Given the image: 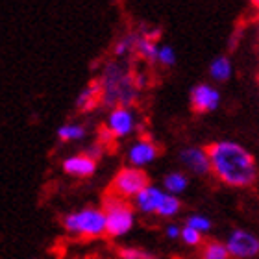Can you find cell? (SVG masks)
I'll use <instances>...</instances> for the list:
<instances>
[{"label":"cell","instance_id":"7a4b0ae2","mask_svg":"<svg viewBox=\"0 0 259 259\" xmlns=\"http://www.w3.org/2000/svg\"><path fill=\"white\" fill-rule=\"evenodd\" d=\"M102 89V102L109 106H120L130 108L135 102L137 89H135L134 78L126 74L122 67L117 63H109L102 74V80L98 81Z\"/></svg>","mask_w":259,"mask_h":259},{"label":"cell","instance_id":"8fae6325","mask_svg":"<svg viewBox=\"0 0 259 259\" xmlns=\"http://www.w3.org/2000/svg\"><path fill=\"white\" fill-rule=\"evenodd\" d=\"M63 170L74 178H89L97 170V161H93L85 154L70 156L63 161Z\"/></svg>","mask_w":259,"mask_h":259},{"label":"cell","instance_id":"30bf717a","mask_svg":"<svg viewBox=\"0 0 259 259\" xmlns=\"http://www.w3.org/2000/svg\"><path fill=\"white\" fill-rule=\"evenodd\" d=\"M180 159L185 167L191 168L194 174L198 176H205V174L211 172L209 168V159H207V154H205L204 148H196V146H189L185 150L180 152Z\"/></svg>","mask_w":259,"mask_h":259},{"label":"cell","instance_id":"603a6c76","mask_svg":"<svg viewBox=\"0 0 259 259\" xmlns=\"http://www.w3.org/2000/svg\"><path fill=\"white\" fill-rule=\"evenodd\" d=\"M180 237H182V241L185 244H189V246H198L202 243V235L198 232H194L193 228H187V226L184 230H180Z\"/></svg>","mask_w":259,"mask_h":259},{"label":"cell","instance_id":"ffe728a7","mask_svg":"<svg viewBox=\"0 0 259 259\" xmlns=\"http://www.w3.org/2000/svg\"><path fill=\"white\" fill-rule=\"evenodd\" d=\"M185 226L193 228L194 232H198L200 235H202V233L211 230V221L204 215H191L189 219H187V224H185Z\"/></svg>","mask_w":259,"mask_h":259},{"label":"cell","instance_id":"2e32d148","mask_svg":"<svg viewBox=\"0 0 259 259\" xmlns=\"http://www.w3.org/2000/svg\"><path fill=\"white\" fill-rule=\"evenodd\" d=\"M180 209H182V202H180L176 196H172V194L165 193L161 202H159V205H157L156 213L159 217H174Z\"/></svg>","mask_w":259,"mask_h":259},{"label":"cell","instance_id":"9c48e42d","mask_svg":"<svg viewBox=\"0 0 259 259\" xmlns=\"http://www.w3.org/2000/svg\"><path fill=\"white\" fill-rule=\"evenodd\" d=\"M157 156H159V146L150 139L137 141V143L132 145V148H130V152H128V159H130V163H132V167H135V168L145 167V165L154 161Z\"/></svg>","mask_w":259,"mask_h":259},{"label":"cell","instance_id":"cb8c5ba5","mask_svg":"<svg viewBox=\"0 0 259 259\" xmlns=\"http://www.w3.org/2000/svg\"><path fill=\"white\" fill-rule=\"evenodd\" d=\"M135 41H137V37H135V35H128V37L120 39L119 43L115 45V54H117V56H126L130 50L135 49Z\"/></svg>","mask_w":259,"mask_h":259},{"label":"cell","instance_id":"ac0fdd59","mask_svg":"<svg viewBox=\"0 0 259 259\" xmlns=\"http://www.w3.org/2000/svg\"><path fill=\"white\" fill-rule=\"evenodd\" d=\"M202 259H230V255H228V250L224 246V243L211 241V243H207L204 246Z\"/></svg>","mask_w":259,"mask_h":259},{"label":"cell","instance_id":"7c38bea8","mask_svg":"<svg viewBox=\"0 0 259 259\" xmlns=\"http://www.w3.org/2000/svg\"><path fill=\"white\" fill-rule=\"evenodd\" d=\"M163 191L156 185H146L145 189L141 191L137 196H135V204L143 213H156L157 205L163 198Z\"/></svg>","mask_w":259,"mask_h":259},{"label":"cell","instance_id":"d6986e66","mask_svg":"<svg viewBox=\"0 0 259 259\" xmlns=\"http://www.w3.org/2000/svg\"><path fill=\"white\" fill-rule=\"evenodd\" d=\"M58 137L61 141H76L85 137V128L80 124H65L58 128Z\"/></svg>","mask_w":259,"mask_h":259},{"label":"cell","instance_id":"d4e9b609","mask_svg":"<svg viewBox=\"0 0 259 259\" xmlns=\"http://www.w3.org/2000/svg\"><path fill=\"white\" fill-rule=\"evenodd\" d=\"M100 152H102V148H100V146H89V148H87V152H85V156L89 157V159H93V161H97L98 157L102 156Z\"/></svg>","mask_w":259,"mask_h":259},{"label":"cell","instance_id":"277c9868","mask_svg":"<svg viewBox=\"0 0 259 259\" xmlns=\"http://www.w3.org/2000/svg\"><path fill=\"white\" fill-rule=\"evenodd\" d=\"M65 230L69 233L85 239H95L106 235V217L100 207H85L81 211L65 217Z\"/></svg>","mask_w":259,"mask_h":259},{"label":"cell","instance_id":"6da1fadb","mask_svg":"<svg viewBox=\"0 0 259 259\" xmlns=\"http://www.w3.org/2000/svg\"><path fill=\"white\" fill-rule=\"evenodd\" d=\"M211 172L230 187H250L257 180L255 157L235 141H217L204 148Z\"/></svg>","mask_w":259,"mask_h":259},{"label":"cell","instance_id":"8992f818","mask_svg":"<svg viewBox=\"0 0 259 259\" xmlns=\"http://www.w3.org/2000/svg\"><path fill=\"white\" fill-rule=\"evenodd\" d=\"M224 246H226L230 257L252 259V257H255L259 252V239L255 237L254 233L237 228V230H233V232L230 233V237H228Z\"/></svg>","mask_w":259,"mask_h":259},{"label":"cell","instance_id":"9a60e30c","mask_svg":"<svg viewBox=\"0 0 259 259\" xmlns=\"http://www.w3.org/2000/svg\"><path fill=\"white\" fill-rule=\"evenodd\" d=\"M163 185H165V189H167V194L176 196V194L184 193V191L187 189L189 180H187V176H185L184 172H170L165 176Z\"/></svg>","mask_w":259,"mask_h":259},{"label":"cell","instance_id":"ba28073f","mask_svg":"<svg viewBox=\"0 0 259 259\" xmlns=\"http://www.w3.org/2000/svg\"><path fill=\"white\" fill-rule=\"evenodd\" d=\"M106 130H108L111 137H126L135 130V117L130 108H117L111 109V113L106 122Z\"/></svg>","mask_w":259,"mask_h":259},{"label":"cell","instance_id":"44dd1931","mask_svg":"<svg viewBox=\"0 0 259 259\" xmlns=\"http://www.w3.org/2000/svg\"><path fill=\"white\" fill-rule=\"evenodd\" d=\"M156 61H159L165 67H172L176 63V52H174L172 47H159Z\"/></svg>","mask_w":259,"mask_h":259},{"label":"cell","instance_id":"3957f363","mask_svg":"<svg viewBox=\"0 0 259 259\" xmlns=\"http://www.w3.org/2000/svg\"><path fill=\"white\" fill-rule=\"evenodd\" d=\"M100 209L106 217V233L109 237H122L134 228V207L126 200L108 193L104 196V204Z\"/></svg>","mask_w":259,"mask_h":259},{"label":"cell","instance_id":"e0dca14e","mask_svg":"<svg viewBox=\"0 0 259 259\" xmlns=\"http://www.w3.org/2000/svg\"><path fill=\"white\" fill-rule=\"evenodd\" d=\"M134 50H137V54H139L141 58H145L146 61H156L159 47H157L156 43L148 41V39H145V37H137Z\"/></svg>","mask_w":259,"mask_h":259},{"label":"cell","instance_id":"7402d4cb","mask_svg":"<svg viewBox=\"0 0 259 259\" xmlns=\"http://www.w3.org/2000/svg\"><path fill=\"white\" fill-rule=\"evenodd\" d=\"M119 257L120 259H156V255L148 254L146 250H141V248H120Z\"/></svg>","mask_w":259,"mask_h":259},{"label":"cell","instance_id":"5bb4252c","mask_svg":"<svg viewBox=\"0 0 259 259\" xmlns=\"http://www.w3.org/2000/svg\"><path fill=\"white\" fill-rule=\"evenodd\" d=\"M232 61H230V58H226V56H219V58H215V60L211 61L209 65V76L213 78L215 81H226L232 78Z\"/></svg>","mask_w":259,"mask_h":259},{"label":"cell","instance_id":"52a82bcc","mask_svg":"<svg viewBox=\"0 0 259 259\" xmlns=\"http://www.w3.org/2000/svg\"><path fill=\"white\" fill-rule=\"evenodd\" d=\"M221 104V93L207 83H200L191 89V106L196 113H209L215 111Z\"/></svg>","mask_w":259,"mask_h":259},{"label":"cell","instance_id":"5b68a950","mask_svg":"<svg viewBox=\"0 0 259 259\" xmlns=\"http://www.w3.org/2000/svg\"><path fill=\"white\" fill-rule=\"evenodd\" d=\"M146 185H150V180H148V174L143 168L126 167L120 168L119 172L115 174L111 187H109V193L122 200L135 198Z\"/></svg>","mask_w":259,"mask_h":259},{"label":"cell","instance_id":"4fadbf2b","mask_svg":"<svg viewBox=\"0 0 259 259\" xmlns=\"http://www.w3.org/2000/svg\"><path fill=\"white\" fill-rule=\"evenodd\" d=\"M102 100V89H100V83L98 81H93L81 91V95L76 100V108L80 111H89L97 106L98 102Z\"/></svg>","mask_w":259,"mask_h":259},{"label":"cell","instance_id":"484cf974","mask_svg":"<svg viewBox=\"0 0 259 259\" xmlns=\"http://www.w3.org/2000/svg\"><path fill=\"white\" fill-rule=\"evenodd\" d=\"M180 230H182V228H178L176 224H170V226H167L165 233H167L168 239H178L180 237Z\"/></svg>","mask_w":259,"mask_h":259}]
</instances>
